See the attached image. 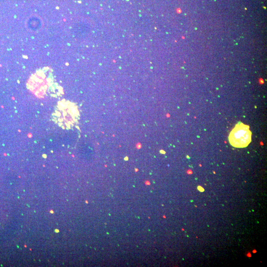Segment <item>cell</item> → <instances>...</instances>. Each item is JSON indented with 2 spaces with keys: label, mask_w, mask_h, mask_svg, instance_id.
<instances>
[{
  "label": "cell",
  "mask_w": 267,
  "mask_h": 267,
  "mask_svg": "<svg viewBox=\"0 0 267 267\" xmlns=\"http://www.w3.org/2000/svg\"><path fill=\"white\" fill-rule=\"evenodd\" d=\"M55 122L60 126L70 127L78 120L79 111L76 105L69 101H60L53 114Z\"/></svg>",
  "instance_id": "obj_1"
},
{
  "label": "cell",
  "mask_w": 267,
  "mask_h": 267,
  "mask_svg": "<svg viewBox=\"0 0 267 267\" xmlns=\"http://www.w3.org/2000/svg\"><path fill=\"white\" fill-rule=\"evenodd\" d=\"M252 133L249 127L243 123L237 124L229 134L230 144L237 148H244L248 145L251 141Z\"/></svg>",
  "instance_id": "obj_2"
},
{
  "label": "cell",
  "mask_w": 267,
  "mask_h": 267,
  "mask_svg": "<svg viewBox=\"0 0 267 267\" xmlns=\"http://www.w3.org/2000/svg\"><path fill=\"white\" fill-rule=\"evenodd\" d=\"M51 80L43 71L33 75L29 82V89L38 96L43 97L49 89Z\"/></svg>",
  "instance_id": "obj_3"
}]
</instances>
